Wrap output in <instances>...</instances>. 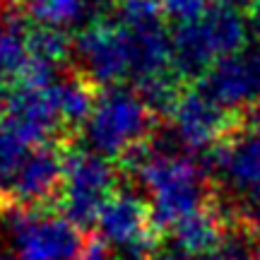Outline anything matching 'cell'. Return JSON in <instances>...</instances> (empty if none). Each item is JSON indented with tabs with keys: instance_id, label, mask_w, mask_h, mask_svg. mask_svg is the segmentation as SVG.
Here are the masks:
<instances>
[{
	"instance_id": "cell-1",
	"label": "cell",
	"mask_w": 260,
	"mask_h": 260,
	"mask_svg": "<svg viewBox=\"0 0 260 260\" xmlns=\"http://www.w3.org/2000/svg\"><path fill=\"white\" fill-rule=\"evenodd\" d=\"M171 44L176 75L186 84H195L219 58L248 44V19L241 15V8L217 0L200 17L176 24Z\"/></svg>"
},
{
	"instance_id": "cell-2",
	"label": "cell",
	"mask_w": 260,
	"mask_h": 260,
	"mask_svg": "<svg viewBox=\"0 0 260 260\" xmlns=\"http://www.w3.org/2000/svg\"><path fill=\"white\" fill-rule=\"evenodd\" d=\"M135 176L149 193L154 224L164 236L183 217L200 210L217 193V186L210 171L205 169V161L200 164L186 154L154 152L135 171Z\"/></svg>"
},
{
	"instance_id": "cell-3",
	"label": "cell",
	"mask_w": 260,
	"mask_h": 260,
	"mask_svg": "<svg viewBox=\"0 0 260 260\" xmlns=\"http://www.w3.org/2000/svg\"><path fill=\"white\" fill-rule=\"evenodd\" d=\"M161 118L147 106V102L123 84L102 89L96 106L84 125L87 142L102 157L118 161L128 152L154 140Z\"/></svg>"
},
{
	"instance_id": "cell-4",
	"label": "cell",
	"mask_w": 260,
	"mask_h": 260,
	"mask_svg": "<svg viewBox=\"0 0 260 260\" xmlns=\"http://www.w3.org/2000/svg\"><path fill=\"white\" fill-rule=\"evenodd\" d=\"M121 188V169L94 149H82L77 140L65 145V174L58 210L77 224L82 232H92L104 205Z\"/></svg>"
},
{
	"instance_id": "cell-5",
	"label": "cell",
	"mask_w": 260,
	"mask_h": 260,
	"mask_svg": "<svg viewBox=\"0 0 260 260\" xmlns=\"http://www.w3.org/2000/svg\"><path fill=\"white\" fill-rule=\"evenodd\" d=\"M0 229L19 260H75L87 236L58 207H8L0 212Z\"/></svg>"
},
{
	"instance_id": "cell-6",
	"label": "cell",
	"mask_w": 260,
	"mask_h": 260,
	"mask_svg": "<svg viewBox=\"0 0 260 260\" xmlns=\"http://www.w3.org/2000/svg\"><path fill=\"white\" fill-rule=\"evenodd\" d=\"M246 123L243 113H236L212 99L200 84H186L169 113L174 138L186 152H203L217 147L224 138Z\"/></svg>"
},
{
	"instance_id": "cell-7",
	"label": "cell",
	"mask_w": 260,
	"mask_h": 260,
	"mask_svg": "<svg viewBox=\"0 0 260 260\" xmlns=\"http://www.w3.org/2000/svg\"><path fill=\"white\" fill-rule=\"evenodd\" d=\"M75 60L96 87H116L130 77V44L125 29L111 17L99 15L75 37Z\"/></svg>"
},
{
	"instance_id": "cell-8",
	"label": "cell",
	"mask_w": 260,
	"mask_h": 260,
	"mask_svg": "<svg viewBox=\"0 0 260 260\" xmlns=\"http://www.w3.org/2000/svg\"><path fill=\"white\" fill-rule=\"evenodd\" d=\"M96 226L113 248L123 251V260H149V255L164 241V234L154 224L149 200L133 190L118 188L104 205Z\"/></svg>"
},
{
	"instance_id": "cell-9",
	"label": "cell",
	"mask_w": 260,
	"mask_h": 260,
	"mask_svg": "<svg viewBox=\"0 0 260 260\" xmlns=\"http://www.w3.org/2000/svg\"><path fill=\"white\" fill-rule=\"evenodd\" d=\"M65 145L68 142H44L29 149L8 195L0 200V212L8 207H24V210L58 207L65 174Z\"/></svg>"
},
{
	"instance_id": "cell-10",
	"label": "cell",
	"mask_w": 260,
	"mask_h": 260,
	"mask_svg": "<svg viewBox=\"0 0 260 260\" xmlns=\"http://www.w3.org/2000/svg\"><path fill=\"white\" fill-rule=\"evenodd\" d=\"M212 99L236 113L253 111L260 106V44H246L243 48L217 63L198 80Z\"/></svg>"
},
{
	"instance_id": "cell-11",
	"label": "cell",
	"mask_w": 260,
	"mask_h": 260,
	"mask_svg": "<svg viewBox=\"0 0 260 260\" xmlns=\"http://www.w3.org/2000/svg\"><path fill=\"white\" fill-rule=\"evenodd\" d=\"M29 53L31 60L46 63L51 68L63 70L70 63V58L75 56V39L65 31V27H56V24H44V22H31L27 34Z\"/></svg>"
},
{
	"instance_id": "cell-12",
	"label": "cell",
	"mask_w": 260,
	"mask_h": 260,
	"mask_svg": "<svg viewBox=\"0 0 260 260\" xmlns=\"http://www.w3.org/2000/svg\"><path fill=\"white\" fill-rule=\"evenodd\" d=\"M29 149H31V145L27 140H22L5 123H0V200L8 195L22 161L27 159Z\"/></svg>"
},
{
	"instance_id": "cell-13",
	"label": "cell",
	"mask_w": 260,
	"mask_h": 260,
	"mask_svg": "<svg viewBox=\"0 0 260 260\" xmlns=\"http://www.w3.org/2000/svg\"><path fill=\"white\" fill-rule=\"evenodd\" d=\"M29 15L44 22V24H56V27H68L84 15V0H24Z\"/></svg>"
},
{
	"instance_id": "cell-14",
	"label": "cell",
	"mask_w": 260,
	"mask_h": 260,
	"mask_svg": "<svg viewBox=\"0 0 260 260\" xmlns=\"http://www.w3.org/2000/svg\"><path fill=\"white\" fill-rule=\"evenodd\" d=\"M161 10L171 22H190V19L200 17L205 10L210 8V0H159Z\"/></svg>"
},
{
	"instance_id": "cell-15",
	"label": "cell",
	"mask_w": 260,
	"mask_h": 260,
	"mask_svg": "<svg viewBox=\"0 0 260 260\" xmlns=\"http://www.w3.org/2000/svg\"><path fill=\"white\" fill-rule=\"evenodd\" d=\"M75 260H113V246L106 241V236L99 229H92L87 232L82 248L75 255Z\"/></svg>"
},
{
	"instance_id": "cell-16",
	"label": "cell",
	"mask_w": 260,
	"mask_h": 260,
	"mask_svg": "<svg viewBox=\"0 0 260 260\" xmlns=\"http://www.w3.org/2000/svg\"><path fill=\"white\" fill-rule=\"evenodd\" d=\"M149 260H193V255L183 248V246H178L171 236H164V241L157 246V251L149 255Z\"/></svg>"
},
{
	"instance_id": "cell-17",
	"label": "cell",
	"mask_w": 260,
	"mask_h": 260,
	"mask_svg": "<svg viewBox=\"0 0 260 260\" xmlns=\"http://www.w3.org/2000/svg\"><path fill=\"white\" fill-rule=\"evenodd\" d=\"M251 27L260 39V8H251Z\"/></svg>"
},
{
	"instance_id": "cell-18",
	"label": "cell",
	"mask_w": 260,
	"mask_h": 260,
	"mask_svg": "<svg viewBox=\"0 0 260 260\" xmlns=\"http://www.w3.org/2000/svg\"><path fill=\"white\" fill-rule=\"evenodd\" d=\"M222 3H229V5H234V8H246V5L251 8L255 0H222Z\"/></svg>"
},
{
	"instance_id": "cell-19",
	"label": "cell",
	"mask_w": 260,
	"mask_h": 260,
	"mask_svg": "<svg viewBox=\"0 0 260 260\" xmlns=\"http://www.w3.org/2000/svg\"><path fill=\"white\" fill-rule=\"evenodd\" d=\"M0 260H15V258H8V255H0Z\"/></svg>"
},
{
	"instance_id": "cell-20",
	"label": "cell",
	"mask_w": 260,
	"mask_h": 260,
	"mask_svg": "<svg viewBox=\"0 0 260 260\" xmlns=\"http://www.w3.org/2000/svg\"><path fill=\"white\" fill-rule=\"evenodd\" d=\"M255 130H258V133H260V118H258V128H255Z\"/></svg>"
},
{
	"instance_id": "cell-21",
	"label": "cell",
	"mask_w": 260,
	"mask_h": 260,
	"mask_svg": "<svg viewBox=\"0 0 260 260\" xmlns=\"http://www.w3.org/2000/svg\"><path fill=\"white\" fill-rule=\"evenodd\" d=\"M121 260H123V258H121Z\"/></svg>"
}]
</instances>
